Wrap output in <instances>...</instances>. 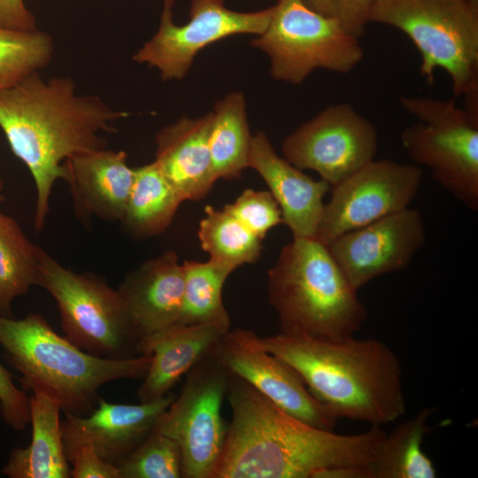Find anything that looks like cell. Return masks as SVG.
<instances>
[{
	"instance_id": "obj_1",
	"label": "cell",
	"mask_w": 478,
	"mask_h": 478,
	"mask_svg": "<svg viewBox=\"0 0 478 478\" xmlns=\"http://www.w3.org/2000/svg\"><path fill=\"white\" fill-rule=\"evenodd\" d=\"M227 398L232 420L215 478H314L336 466L369 468L386 436L378 425L357 435L309 425L233 374Z\"/></svg>"
},
{
	"instance_id": "obj_2",
	"label": "cell",
	"mask_w": 478,
	"mask_h": 478,
	"mask_svg": "<svg viewBox=\"0 0 478 478\" xmlns=\"http://www.w3.org/2000/svg\"><path fill=\"white\" fill-rule=\"evenodd\" d=\"M127 116L97 96L80 94L69 77L44 79L38 72L0 89V128L35 185L36 231L45 225L55 183L64 178L63 163L105 148L103 134Z\"/></svg>"
},
{
	"instance_id": "obj_3",
	"label": "cell",
	"mask_w": 478,
	"mask_h": 478,
	"mask_svg": "<svg viewBox=\"0 0 478 478\" xmlns=\"http://www.w3.org/2000/svg\"><path fill=\"white\" fill-rule=\"evenodd\" d=\"M259 341L297 373L337 420L382 426L405 413L400 361L375 338L322 339L280 331Z\"/></svg>"
},
{
	"instance_id": "obj_4",
	"label": "cell",
	"mask_w": 478,
	"mask_h": 478,
	"mask_svg": "<svg viewBox=\"0 0 478 478\" xmlns=\"http://www.w3.org/2000/svg\"><path fill=\"white\" fill-rule=\"evenodd\" d=\"M0 346L20 374L24 390L43 392L65 412L84 416L96 406L99 389L121 379H143L150 356L106 358L89 354L59 335L40 314L0 315Z\"/></svg>"
},
{
	"instance_id": "obj_5",
	"label": "cell",
	"mask_w": 478,
	"mask_h": 478,
	"mask_svg": "<svg viewBox=\"0 0 478 478\" xmlns=\"http://www.w3.org/2000/svg\"><path fill=\"white\" fill-rule=\"evenodd\" d=\"M357 291L316 238H294L268 272V299L282 332L322 339L353 336L367 319Z\"/></svg>"
},
{
	"instance_id": "obj_6",
	"label": "cell",
	"mask_w": 478,
	"mask_h": 478,
	"mask_svg": "<svg viewBox=\"0 0 478 478\" xmlns=\"http://www.w3.org/2000/svg\"><path fill=\"white\" fill-rule=\"evenodd\" d=\"M369 22L397 28L421 57L430 84L437 68L451 81L453 96L478 91V10L466 0H376Z\"/></svg>"
},
{
	"instance_id": "obj_7",
	"label": "cell",
	"mask_w": 478,
	"mask_h": 478,
	"mask_svg": "<svg viewBox=\"0 0 478 478\" xmlns=\"http://www.w3.org/2000/svg\"><path fill=\"white\" fill-rule=\"evenodd\" d=\"M37 286L56 301L65 337L77 347L106 358L140 356L142 335L104 279L66 267L40 248Z\"/></svg>"
},
{
	"instance_id": "obj_8",
	"label": "cell",
	"mask_w": 478,
	"mask_h": 478,
	"mask_svg": "<svg viewBox=\"0 0 478 478\" xmlns=\"http://www.w3.org/2000/svg\"><path fill=\"white\" fill-rule=\"evenodd\" d=\"M402 108L418 119L400 140L417 166L472 211L478 210V119L453 99L402 96Z\"/></svg>"
},
{
	"instance_id": "obj_9",
	"label": "cell",
	"mask_w": 478,
	"mask_h": 478,
	"mask_svg": "<svg viewBox=\"0 0 478 478\" xmlns=\"http://www.w3.org/2000/svg\"><path fill=\"white\" fill-rule=\"evenodd\" d=\"M273 7L267 27L251 44L266 54L274 79L299 84L316 69L348 73L363 60L359 38L303 0H276Z\"/></svg>"
},
{
	"instance_id": "obj_10",
	"label": "cell",
	"mask_w": 478,
	"mask_h": 478,
	"mask_svg": "<svg viewBox=\"0 0 478 478\" xmlns=\"http://www.w3.org/2000/svg\"><path fill=\"white\" fill-rule=\"evenodd\" d=\"M231 373L214 351L187 374L178 396L153 428L174 440L181 451L183 478H215L227 427L221 416Z\"/></svg>"
},
{
	"instance_id": "obj_11",
	"label": "cell",
	"mask_w": 478,
	"mask_h": 478,
	"mask_svg": "<svg viewBox=\"0 0 478 478\" xmlns=\"http://www.w3.org/2000/svg\"><path fill=\"white\" fill-rule=\"evenodd\" d=\"M175 0H163L157 32L133 56V60L156 68L164 81L181 80L196 56L206 46L235 35H258L267 27L274 7L237 12L225 0H190L189 19L177 25L173 19Z\"/></svg>"
},
{
	"instance_id": "obj_12",
	"label": "cell",
	"mask_w": 478,
	"mask_h": 478,
	"mask_svg": "<svg viewBox=\"0 0 478 478\" xmlns=\"http://www.w3.org/2000/svg\"><path fill=\"white\" fill-rule=\"evenodd\" d=\"M378 150L374 124L348 103L331 104L283 141L284 158L310 169L333 187L373 161Z\"/></svg>"
},
{
	"instance_id": "obj_13",
	"label": "cell",
	"mask_w": 478,
	"mask_h": 478,
	"mask_svg": "<svg viewBox=\"0 0 478 478\" xmlns=\"http://www.w3.org/2000/svg\"><path fill=\"white\" fill-rule=\"evenodd\" d=\"M421 180L415 164L374 159L331 187L315 238L328 246L346 232L409 207Z\"/></svg>"
},
{
	"instance_id": "obj_14",
	"label": "cell",
	"mask_w": 478,
	"mask_h": 478,
	"mask_svg": "<svg viewBox=\"0 0 478 478\" xmlns=\"http://www.w3.org/2000/svg\"><path fill=\"white\" fill-rule=\"evenodd\" d=\"M214 352L225 366L279 408L317 428L333 430L337 418L308 389L285 361L266 351L254 332L228 330Z\"/></svg>"
},
{
	"instance_id": "obj_15",
	"label": "cell",
	"mask_w": 478,
	"mask_h": 478,
	"mask_svg": "<svg viewBox=\"0 0 478 478\" xmlns=\"http://www.w3.org/2000/svg\"><path fill=\"white\" fill-rule=\"evenodd\" d=\"M425 241L420 212L407 207L346 232L328 247L350 284L358 290L374 278L408 267Z\"/></svg>"
},
{
	"instance_id": "obj_16",
	"label": "cell",
	"mask_w": 478,
	"mask_h": 478,
	"mask_svg": "<svg viewBox=\"0 0 478 478\" xmlns=\"http://www.w3.org/2000/svg\"><path fill=\"white\" fill-rule=\"evenodd\" d=\"M174 397L170 392L158 400L137 405L114 404L99 397L88 415L65 412L60 428L66 458L78 447L89 446L116 465L147 437Z\"/></svg>"
},
{
	"instance_id": "obj_17",
	"label": "cell",
	"mask_w": 478,
	"mask_h": 478,
	"mask_svg": "<svg viewBox=\"0 0 478 478\" xmlns=\"http://www.w3.org/2000/svg\"><path fill=\"white\" fill-rule=\"evenodd\" d=\"M124 150L103 149L76 154L63 163L76 214L82 221L96 217L121 220L135 178Z\"/></svg>"
},
{
	"instance_id": "obj_18",
	"label": "cell",
	"mask_w": 478,
	"mask_h": 478,
	"mask_svg": "<svg viewBox=\"0 0 478 478\" xmlns=\"http://www.w3.org/2000/svg\"><path fill=\"white\" fill-rule=\"evenodd\" d=\"M249 168L263 178L278 203L283 224L294 238H315L331 188L324 180L316 181L280 157L263 132L252 136Z\"/></svg>"
},
{
	"instance_id": "obj_19",
	"label": "cell",
	"mask_w": 478,
	"mask_h": 478,
	"mask_svg": "<svg viewBox=\"0 0 478 478\" xmlns=\"http://www.w3.org/2000/svg\"><path fill=\"white\" fill-rule=\"evenodd\" d=\"M227 332L208 324H174L143 337L139 353L150 356V363L137 391L139 401L149 403L169 394Z\"/></svg>"
},
{
	"instance_id": "obj_20",
	"label": "cell",
	"mask_w": 478,
	"mask_h": 478,
	"mask_svg": "<svg viewBox=\"0 0 478 478\" xmlns=\"http://www.w3.org/2000/svg\"><path fill=\"white\" fill-rule=\"evenodd\" d=\"M212 119V112L182 117L156 135L154 162L183 201L204 197L218 180L209 148Z\"/></svg>"
},
{
	"instance_id": "obj_21",
	"label": "cell",
	"mask_w": 478,
	"mask_h": 478,
	"mask_svg": "<svg viewBox=\"0 0 478 478\" xmlns=\"http://www.w3.org/2000/svg\"><path fill=\"white\" fill-rule=\"evenodd\" d=\"M117 289L143 339L178 322L184 289L182 265L174 251H166L127 274Z\"/></svg>"
},
{
	"instance_id": "obj_22",
	"label": "cell",
	"mask_w": 478,
	"mask_h": 478,
	"mask_svg": "<svg viewBox=\"0 0 478 478\" xmlns=\"http://www.w3.org/2000/svg\"><path fill=\"white\" fill-rule=\"evenodd\" d=\"M32 439L13 449L2 468L10 478H70L60 428V404L43 392L29 397Z\"/></svg>"
},
{
	"instance_id": "obj_23",
	"label": "cell",
	"mask_w": 478,
	"mask_h": 478,
	"mask_svg": "<svg viewBox=\"0 0 478 478\" xmlns=\"http://www.w3.org/2000/svg\"><path fill=\"white\" fill-rule=\"evenodd\" d=\"M212 112L209 148L214 173L217 179L237 178L249 168L252 142L243 93L227 94Z\"/></svg>"
},
{
	"instance_id": "obj_24",
	"label": "cell",
	"mask_w": 478,
	"mask_h": 478,
	"mask_svg": "<svg viewBox=\"0 0 478 478\" xmlns=\"http://www.w3.org/2000/svg\"><path fill=\"white\" fill-rule=\"evenodd\" d=\"M183 202L154 161L135 167V178L120 220L133 235L149 237L170 226Z\"/></svg>"
},
{
	"instance_id": "obj_25",
	"label": "cell",
	"mask_w": 478,
	"mask_h": 478,
	"mask_svg": "<svg viewBox=\"0 0 478 478\" xmlns=\"http://www.w3.org/2000/svg\"><path fill=\"white\" fill-rule=\"evenodd\" d=\"M431 408H424L411 419L386 433L370 465L371 478H436V469L421 449L429 432Z\"/></svg>"
},
{
	"instance_id": "obj_26",
	"label": "cell",
	"mask_w": 478,
	"mask_h": 478,
	"mask_svg": "<svg viewBox=\"0 0 478 478\" xmlns=\"http://www.w3.org/2000/svg\"><path fill=\"white\" fill-rule=\"evenodd\" d=\"M181 265L183 300L176 324H208L228 331L231 321L223 305L222 289L235 269L211 259L206 262L185 261Z\"/></svg>"
},
{
	"instance_id": "obj_27",
	"label": "cell",
	"mask_w": 478,
	"mask_h": 478,
	"mask_svg": "<svg viewBox=\"0 0 478 478\" xmlns=\"http://www.w3.org/2000/svg\"><path fill=\"white\" fill-rule=\"evenodd\" d=\"M40 248L0 212V315L13 317V301L37 286Z\"/></svg>"
},
{
	"instance_id": "obj_28",
	"label": "cell",
	"mask_w": 478,
	"mask_h": 478,
	"mask_svg": "<svg viewBox=\"0 0 478 478\" xmlns=\"http://www.w3.org/2000/svg\"><path fill=\"white\" fill-rule=\"evenodd\" d=\"M201 220L198 238L201 247L211 260L235 270L243 264L254 263L260 256L261 239L251 233L236 218L212 206L205 207Z\"/></svg>"
},
{
	"instance_id": "obj_29",
	"label": "cell",
	"mask_w": 478,
	"mask_h": 478,
	"mask_svg": "<svg viewBox=\"0 0 478 478\" xmlns=\"http://www.w3.org/2000/svg\"><path fill=\"white\" fill-rule=\"evenodd\" d=\"M53 53V40L45 32L0 27V89L43 69Z\"/></svg>"
},
{
	"instance_id": "obj_30",
	"label": "cell",
	"mask_w": 478,
	"mask_h": 478,
	"mask_svg": "<svg viewBox=\"0 0 478 478\" xmlns=\"http://www.w3.org/2000/svg\"><path fill=\"white\" fill-rule=\"evenodd\" d=\"M115 466L120 478L182 477V456L178 443L154 428Z\"/></svg>"
},
{
	"instance_id": "obj_31",
	"label": "cell",
	"mask_w": 478,
	"mask_h": 478,
	"mask_svg": "<svg viewBox=\"0 0 478 478\" xmlns=\"http://www.w3.org/2000/svg\"><path fill=\"white\" fill-rule=\"evenodd\" d=\"M223 209L261 240L272 227L283 223L280 206L269 191L245 189Z\"/></svg>"
},
{
	"instance_id": "obj_32",
	"label": "cell",
	"mask_w": 478,
	"mask_h": 478,
	"mask_svg": "<svg viewBox=\"0 0 478 478\" xmlns=\"http://www.w3.org/2000/svg\"><path fill=\"white\" fill-rule=\"evenodd\" d=\"M376 0H303L312 10L335 20L350 35L360 38Z\"/></svg>"
},
{
	"instance_id": "obj_33",
	"label": "cell",
	"mask_w": 478,
	"mask_h": 478,
	"mask_svg": "<svg viewBox=\"0 0 478 478\" xmlns=\"http://www.w3.org/2000/svg\"><path fill=\"white\" fill-rule=\"evenodd\" d=\"M0 414L12 429L21 431L30 421L29 397L14 383L11 373L0 363Z\"/></svg>"
},
{
	"instance_id": "obj_34",
	"label": "cell",
	"mask_w": 478,
	"mask_h": 478,
	"mask_svg": "<svg viewBox=\"0 0 478 478\" xmlns=\"http://www.w3.org/2000/svg\"><path fill=\"white\" fill-rule=\"evenodd\" d=\"M73 478H120L117 466L101 458L91 447L81 446L67 456Z\"/></svg>"
},
{
	"instance_id": "obj_35",
	"label": "cell",
	"mask_w": 478,
	"mask_h": 478,
	"mask_svg": "<svg viewBox=\"0 0 478 478\" xmlns=\"http://www.w3.org/2000/svg\"><path fill=\"white\" fill-rule=\"evenodd\" d=\"M35 24V19L24 0H0V27L33 30L36 28Z\"/></svg>"
},
{
	"instance_id": "obj_36",
	"label": "cell",
	"mask_w": 478,
	"mask_h": 478,
	"mask_svg": "<svg viewBox=\"0 0 478 478\" xmlns=\"http://www.w3.org/2000/svg\"><path fill=\"white\" fill-rule=\"evenodd\" d=\"M472 7L478 10V0H466Z\"/></svg>"
},
{
	"instance_id": "obj_37",
	"label": "cell",
	"mask_w": 478,
	"mask_h": 478,
	"mask_svg": "<svg viewBox=\"0 0 478 478\" xmlns=\"http://www.w3.org/2000/svg\"><path fill=\"white\" fill-rule=\"evenodd\" d=\"M3 187H4V181H3V176H2L1 167H0V190H2Z\"/></svg>"
},
{
	"instance_id": "obj_38",
	"label": "cell",
	"mask_w": 478,
	"mask_h": 478,
	"mask_svg": "<svg viewBox=\"0 0 478 478\" xmlns=\"http://www.w3.org/2000/svg\"><path fill=\"white\" fill-rule=\"evenodd\" d=\"M3 202H4V196L0 193V204H2Z\"/></svg>"
}]
</instances>
